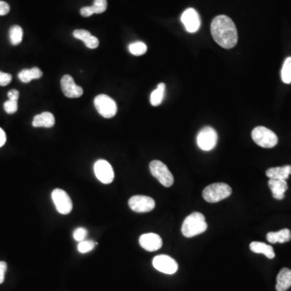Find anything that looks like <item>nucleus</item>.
<instances>
[{
  "label": "nucleus",
  "instance_id": "obj_2",
  "mask_svg": "<svg viewBox=\"0 0 291 291\" xmlns=\"http://www.w3.org/2000/svg\"><path fill=\"white\" fill-rule=\"evenodd\" d=\"M207 227L208 226L205 216L201 213L195 212L185 218L183 222L181 231L183 236L187 238H192L194 236L205 232L207 230Z\"/></svg>",
  "mask_w": 291,
  "mask_h": 291
},
{
  "label": "nucleus",
  "instance_id": "obj_1",
  "mask_svg": "<svg viewBox=\"0 0 291 291\" xmlns=\"http://www.w3.org/2000/svg\"><path fill=\"white\" fill-rule=\"evenodd\" d=\"M211 34L215 42L224 48L236 47L238 42V32L233 21L228 16L221 15L213 20Z\"/></svg>",
  "mask_w": 291,
  "mask_h": 291
},
{
  "label": "nucleus",
  "instance_id": "obj_36",
  "mask_svg": "<svg viewBox=\"0 0 291 291\" xmlns=\"http://www.w3.org/2000/svg\"><path fill=\"white\" fill-rule=\"evenodd\" d=\"M19 95H20V93H19L18 91L16 90V89H12V90L9 91L8 93H7V97H8L9 99L16 100V101L18 100Z\"/></svg>",
  "mask_w": 291,
  "mask_h": 291
},
{
  "label": "nucleus",
  "instance_id": "obj_12",
  "mask_svg": "<svg viewBox=\"0 0 291 291\" xmlns=\"http://www.w3.org/2000/svg\"><path fill=\"white\" fill-rule=\"evenodd\" d=\"M180 20L185 26V29L191 33L197 32L201 26L200 16L194 8H188L185 10V12H183Z\"/></svg>",
  "mask_w": 291,
  "mask_h": 291
},
{
  "label": "nucleus",
  "instance_id": "obj_20",
  "mask_svg": "<svg viewBox=\"0 0 291 291\" xmlns=\"http://www.w3.org/2000/svg\"><path fill=\"white\" fill-rule=\"evenodd\" d=\"M250 249L255 253L264 254L268 259H273L275 257L274 250L270 245L266 244L265 242H252L250 244Z\"/></svg>",
  "mask_w": 291,
  "mask_h": 291
},
{
  "label": "nucleus",
  "instance_id": "obj_3",
  "mask_svg": "<svg viewBox=\"0 0 291 291\" xmlns=\"http://www.w3.org/2000/svg\"><path fill=\"white\" fill-rule=\"evenodd\" d=\"M232 190L226 183H215L205 188L202 192L203 198L210 203H216L231 196Z\"/></svg>",
  "mask_w": 291,
  "mask_h": 291
},
{
  "label": "nucleus",
  "instance_id": "obj_18",
  "mask_svg": "<svg viewBox=\"0 0 291 291\" xmlns=\"http://www.w3.org/2000/svg\"><path fill=\"white\" fill-rule=\"evenodd\" d=\"M291 287V270L283 268L277 275L276 290L277 291H287Z\"/></svg>",
  "mask_w": 291,
  "mask_h": 291
},
{
  "label": "nucleus",
  "instance_id": "obj_33",
  "mask_svg": "<svg viewBox=\"0 0 291 291\" xmlns=\"http://www.w3.org/2000/svg\"><path fill=\"white\" fill-rule=\"evenodd\" d=\"M7 263L4 261H0V284L4 282L5 273L7 271Z\"/></svg>",
  "mask_w": 291,
  "mask_h": 291
},
{
  "label": "nucleus",
  "instance_id": "obj_10",
  "mask_svg": "<svg viewBox=\"0 0 291 291\" xmlns=\"http://www.w3.org/2000/svg\"><path fill=\"white\" fill-rule=\"evenodd\" d=\"M94 171L97 179L105 185L113 182L114 179V171L111 164L106 160H99L94 164Z\"/></svg>",
  "mask_w": 291,
  "mask_h": 291
},
{
  "label": "nucleus",
  "instance_id": "obj_13",
  "mask_svg": "<svg viewBox=\"0 0 291 291\" xmlns=\"http://www.w3.org/2000/svg\"><path fill=\"white\" fill-rule=\"evenodd\" d=\"M61 88L63 94L68 98H79L83 95V88L76 85L74 79L69 74H66L61 79Z\"/></svg>",
  "mask_w": 291,
  "mask_h": 291
},
{
  "label": "nucleus",
  "instance_id": "obj_25",
  "mask_svg": "<svg viewBox=\"0 0 291 291\" xmlns=\"http://www.w3.org/2000/svg\"><path fill=\"white\" fill-rule=\"evenodd\" d=\"M281 75H282V81L285 83H291V57L287 58L285 60L283 66H282Z\"/></svg>",
  "mask_w": 291,
  "mask_h": 291
},
{
  "label": "nucleus",
  "instance_id": "obj_4",
  "mask_svg": "<svg viewBox=\"0 0 291 291\" xmlns=\"http://www.w3.org/2000/svg\"><path fill=\"white\" fill-rule=\"evenodd\" d=\"M253 141L264 148H273L277 145L278 139L272 130L264 126H257L252 132Z\"/></svg>",
  "mask_w": 291,
  "mask_h": 291
},
{
  "label": "nucleus",
  "instance_id": "obj_31",
  "mask_svg": "<svg viewBox=\"0 0 291 291\" xmlns=\"http://www.w3.org/2000/svg\"><path fill=\"white\" fill-rule=\"evenodd\" d=\"M12 74L0 72V86H7L12 82Z\"/></svg>",
  "mask_w": 291,
  "mask_h": 291
},
{
  "label": "nucleus",
  "instance_id": "obj_8",
  "mask_svg": "<svg viewBox=\"0 0 291 291\" xmlns=\"http://www.w3.org/2000/svg\"><path fill=\"white\" fill-rule=\"evenodd\" d=\"M56 210L61 215H68L73 208L72 199L69 195L61 189H56L51 194Z\"/></svg>",
  "mask_w": 291,
  "mask_h": 291
},
{
  "label": "nucleus",
  "instance_id": "obj_16",
  "mask_svg": "<svg viewBox=\"0 0 291 291\" xmlns=\"http://www.w3.org/2000/svg\"><path fill=\"white\" fill-rule=\"evenodd\" d=\"M55 124V118L53 114L48 112H44V113L36 115L32 121V126L33 127H53Z\"/></svg>",
  "mask_w": 291,
  "mask_h": 291
},
{
  "label": "nucleus",
  "instance_id": "obj_30",
  "mask_svg": "<svg viewBox=\"0 0 291 291\" xmlns=\"http://www.w3.org/2000/svg\"><path fill=\"white\" fill-rule=\"evenodd\" d=\"M73 36H74L76 39L80 40L82 42H85L88 41V38L92 36L90 32L84 30V29H77L74 30L73 32Z\"/></svg>",
  "mask_w": 291,
  "mask_h": 291
},
{
  "label": "nucleus",
  "instance_id": "obj_26",
  "mask_svg": "<svg viewBox=\"0 0 291 291\" xmlns=\"http://www.w3.org/2000/svg\"><path fill=\"white\" fill-rule=\"evenodd\" d=\"M97 245V242L93 241H84L79 242L78 245V251L80 253H87L94 249V247Z\"/></svg>",
  "mask_w": 291,
  "mask_h": 291
},
{
  "label": "nucleus",
  "instance_id": "obj_14",
  "mask_svg": "<svg viewBox=\"0 0 291 291\" xmlns=\"http://www.w3.org/2000/svg\"><path fill=\"white\" fill-rule=\"evenodd\" d=\"M141 247L147 252H155L160 249L163 245L161 237L155 233L144 234L139 238Z\"/></svg>",
  "mask_w": 291,
  "mask_h": 291
},
{
  "label": "nucleus",
  "instance_id": "obj_11",
  "mask_svg": "<svg viewBox=\"0 0 291 291\" xmlns=\"http://www.w3.org/2000/svg\"><path fill=\"white\" fill-rule=\"evenodd\" d=\"M153 266L155 269L165 274H174L178 269L176 261L167 255H159L153 259Z\"/></svg>",
  "mask_w": 291,
  "mask_h": 291
},
{
  "label": "nucleus",
  "instance_id": "obj_24",
  "mask_svg": "<svg viewBox=\"0 0 291 291\" xmlns=\"http://www.w3.org/2000/svg\"><path fill=\"white\" fill-rule=\"evenodd\" d=\"M129 50L130 53L134 56L144 55L147 50V47L144 42H133L129 46Z\"/></svg>",
  "mask_w": 291,
  "mask_h": 291
},
{
  "label": "nucleus",
  "instance_id": "obj_21",
  "mask_svg": "<svg viewBox=\"0 0 291 291\" xmlns=\"http://www.w3.org/2000/svg\"><path fill=\"white\" fill-rule=\"evenodd\" d=\"M42 72L38 67H32V69H24L18 74V78L23 83H29L33 79H38L42 76Z\"/></svg>",
  "mask_w": 291,
  "mask_h": 291
},
{
  "label": "nucleus",
  "instance_id": "obj_6",
  "mask_svg": "<svg viewBox=\"0 0 291 291\" xmlns=\"http://www.w3.org/2000/svg\"><path fill=\"white\" fill-rule=\"evenodd\" d=\"M94 104L97 112L104 118H113L118 112L117 103L109 96H97L94 99Z\"/></svg>",
  "mask_w": 291,
  "mask_h": 291
},
{
  "label": "nucleus",
  "instance_id": "obj_19",
  "mask_svg": "<svg viewBox=\"0 0 291 291\" xmlns=\"http://www.w3.org/2000/svg\"><path fill=\"white\" fill-rule=\"evenodd\" d=\"M267 241L271 243H284L291 240V231L289 229H282L277 232H268L267 234Z\"/></svg>",
  "mask_w": 291,
  "mask_h": 291
},
{
  "label": "nucleus",
  "instance_id": "obj_29",
  "mask_svg": "<svg viewBox=\"0 0 291 291\" xmlns=\"http://www.w3.org/2000/svg\"><path fill=\"white\" fill-rule=\"evenodd\" d=\"M3 107H4V110L6 113H8V114H13L18 109V104H17V101H16V100L8 99V100L5 102Z\"/></svg>",
  "mask_w": 291,
  "mask_h": 291
},
{
  "label": "nucleus",
  "instance_id": "obj_17",
  "mask_svg": "<svg viewBox=\"0 0 291 291\" xmlns=\"http://www.w3.org/2000/svg\"><path fill=\"white\" fill-rule=\"evenodd\" d=\"M291 174V165L271 168L266 171V176L273 180H287Z\"/></svg>",
  "mask_w": 291,
  "mask_h": 291
},
{
  "label": "nucleus",
  "instance_id": "obj_5",
  "mask_svg": "<svg viewBox=\"0 0 291 291\" xmlns=\"http://www.w3.org/2000/svg\"><path fill=\"white\" fill-rule=\"evenodd\" d=\"M150 171L154 177L156 178L164 187H171L173 185L174 178L169 168L160 160L150 162Z\"/></svg>",
  "mask_w": 291,
  "mask_h": 291
},
{
  "label": "nucleus",
  "instance_id": "obj_35",
  "mask_svg": "<svg viewBox=\"0 0 291 291\" xmlns=\"http://www.w3.org/2000/svg\"><path fill=\"white\" fill-rule=\"evenodd\" d=\"M80 14L83 17H89V16H93L94 13H93L91 6H88V7H83L81 8Z\"/></svg>",
  "mask_w": 291,
  "mask_h": 291
},
{
  "label": "nucleus",
  "instance_id": "obj_15",
  "mask_svg": "<svg viewBox=\"0 0 291 291\" xmlns=\"http://www.w3.org/2000/svg\"><path fill=\"white\" fill-rule=\"evenodd\" d=\"M268 186L272 191L273 198L277 200H282L284 198L285 193L288 189V185L286 180L270 179L268 180Z\"/></svg>",
  "mask_w": 291,
  "mask_h": 291
},
{
  "label": "nucleus",
  "instance_id": "obj_7",
  "mask_svg": "<svg viewBox=\"0 0 291 291\" xmlns=\"http://www.w3.org/2000/svg\"><path fill=\"white\" fill-rule=\"evenodd\" d=\"M217 132L210 126L202 128L196 136V143L199 148L205 151L213 150L217 144Z\"/></svg>",
  "mask_w": 291,
  "mask_h": 291
},
{
  "label": "nucleus",
  "instance_id": "obj_37",
  "mask_svg": "<svg viewBox=\"0 0 291 291\" xmlns=\"http://www.w3.org/2000/svg\"><path fill=\"white\" fill-rule=\"evenodd\" d=\"M7 141V136L5 132L3 131V129L0 128V147L4 145L5 143Z\"/></svg>",
  "mask_w": 291,
  "mask_h": 291
},
{
  "label": "nucleus",
  "instance_id": "obj_22",
  "mask_svg": "<svg viewBox=\"0 0 291 291\" xmlns=\"http://www.w3.org/2000/svg\"><path fill=\"white\" fill-rule=\"evenodd\" d=\"M164 92H165V84L164 83H159L157 88L153 91L150 95V104L153 106H158L161 104L164 97Z\"/></svg>",
  "mask_w": 291,
  "mask_h": 291
},
{
  "label": "nucleus",
  "instance_id": "obj_9",
  "mask_svg": "<svg viewBox=\"0 0 291 291\" xmlns=\"http://www.w3.org/2000/svg\"><path fill=\"white\" fill-rule=\"evenodd\" d=\"M129 208L136 213H147L154 210L155 201L150 196L136 195L129 200Z\"/></svg>",
  "mask_w": 291,
  "mask_h": 291
},
{
  "label": "nucleus",
  "instance_id": "obj_23",
  "mask_svg": "<svg viewBox=\"0 0 291 291\" xmlns=\"http://www.w3.org/2000/svg\"><path fill=\"white\" fill-rule=\"evenodd\" d=\"M9 36L11 43L14 46H17L23 39V29L21 26H12V28H10Z\"/></svg>",
  "mask_w": 291,
  "mask_h": 291
},
{
  "label": "nucleus",
  "instance_id": "obj_28",
  "mask_svg": "<svg viewBox=\"0 0 291 291\" xmlns=\"http://www.w3.org/2000/svg\"><path fill=\"white\" fill-rule=\"evenodd\" d=\"M87 236H88V231L84 227H79V228L75 229L74 233H73V238L74 241H78V242L84 241Z\"/></svg>",
  "mask_w": 291,
  "mask_h": 291
},
{
  "label": "nucleus",
  "instance_id": "obj_27",
  "mask_svg": "<svg viewBox=\"0 0 291 291\" xmlns=\"http://www.w3.org/2000/svg\"><path fill=\"white\" fill-rule=\"evenodd\" d=\"M107 6V0H94L93 6H91V7L94 14H100L106 11Z\"/></svg>",
  "mask_w": 291,
  "mask_h": 291
},
{
  "label": "nucleus",
  "instance_id": "obj_32",
  "mask_svg": "<svg viewBox=\"0 0 291 291\" xmlns=\"http://www.w3.org/2000/svg\"><path fill=\"white\" fill-rule=\"evenodd\" d=\"M86 47L89 48H97V47H99V40L97 37H94V36H91L88 38L87 42H84Z\"/></svg>",
  "mask_w": 291,
  "mask_h": 291
},
{
  "label": "nucleus",
  "instance_id": "obj_34",
  "mask_svg": "<svg viewBox=\"0 0 291 291\" xmlns=\"http://www.w3.org/2000/svg\"><path fill=\"white\" fill-rule=\"evenodd\" d=\"M10 12V6L7 2L0 0V16H5Z\"/></svg>",
  "mask_w": 291,
  "mask_h": 291
}]
</instances>
